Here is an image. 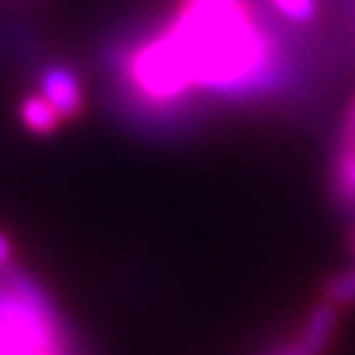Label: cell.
Listing matches in <instances>:
<instances>
[{
    "label": "cell",
    "mask_w": 355,
    "mask_h": 355,
    "mask_svg": "<svg viewBox=\"0 0 355 355\" xmlns=\"http://www.w3.org/2000/svg\"><path fill=\"white\" fill-rule=\"evenodd\" d=\"M162 31L199 93L246 98L277 76V45L252 0H182Z\"/></svg>",
    "instance_id": "1"
},
{
    "label": "cell",
    "mask_w": 355,
    "mask_h": 355,
    "mask_svg": "<svg viewBox=\"0 0 355 355\" xmlns=\"http://www.w3.org/2000/svg\"><path fill=\"white\" fill-rule=\"evenodd\" d=\"M0 355H87L48 288L12 263L0 269Z\"/></svg>",
    "instance_id": "2"
},
{
    "label": "cell",
    "mask_w": 355,
    "mask_h": 355,
    "mask_svg": "<svg viewBox=\"0 0 355 355\" xmlns=\"http://www.w3.org/2000/svg\"><path fill=\"white\" fill-rule=\"evenodd\" d=\"M338 333V308L319 300L302 319L300 330L277 344L269 355H327L333 338Z\"/></svg>",
    "instance_id": "3"
},
{
    "label": "cell",
    "mask_w": 355,
    "mask_h": 355,
    "mask_svg": "<svg viewBox=\"0 0 355 355\" xmlns=\"http://www.w3.org/2000/svg\"><path fill=\"white\" fill-rule=\"evenodd\" d=\"M40 78V93L56 107L62 121H76L84 115L87 98H84V84L78 73L62 62H45L37 70Z\"/></svg>",
    "instance_id": "4"
},
{
    "label": "cell",
    "mask_w": 355,
    "mask_h": 355,
    "mask_svg": "<svg viewBox=\"0 0 355 355\" xmlns=\"http://www.w3.org/2000/svg\"><path fill=\"white\" fill-rule=\"evenodd\" d=\"M0 53L17 67L37 64L40 70V40L31 23L15 9H0Z\"/></svg>",
    "instance_id": "5"
},
{
    "label": "cell",
    "mask_w": 355,
    "mask_h": 355,
    "mask_svg": "<svg viewBox=\"0 0 355 355\" xmlns=\"http://www.w3.org/2000/svg\"><path fill=\"white\" fill-rule=\"evenodd\" d=\"M330 191L341 210L355 213V137H336Z\"/></svg>",
    "instance_id": "6"
},
{
    "label": "cell",
    "mask_w": 355,
    "mask_h": 355,
    "mask_svg": "<svg viewBox=\"0 0 355 355\" xmlns=\"http://www.w3.org/2000/svg\"><path fill=\"white\" fill-rule=\"evenodd\" d=\"M20 121L28 132L34 135H53L59 126H62V115L56 112V107L42 96H28L23 104H20Z\"/></svg>",
    "instance_id": "7"
},
{
    "label": "cell",
    "mask_w": 355,
    "mask_h": 355,
    "mask_svg": "<svg viewBox=\"0 0 355 355\" xmlns=\"http://www.w3.org/2000/svg\"><path fill=\"white\" fill-rule=\"evenodd\" d=\"M322 300L330 302V305H336L338 311L355 308V266H349V269L333 275L322 286Z\"/></svg>",
    "instance_id": "8"
},
{
    "label": "cell",
    "mask_w": 355,
    "mask_h": 355,
    "mask_svg": "<svg viewBox=\"0 0 355 355\" xmlns=\"http://www.w3.org/2000/svg\"><path fill=\"white\" fill-rule=\"evenodd\" d=\"M269 3L291 23H308L316 15V0H269Z\"/></svg>",
    "instance_id": "9"
},
{
    "label": "cell",
    "mask_w": 355,
    "mask_h": 355,
    "mask_svg": "<svg viewBox=\"0 0 355 355\" xmlns=\"http://www.w3.org/2000/svg\"><path fill=\"white\" fill-rule=\"evenodd\" d=\"M12 263V243H9V238L0 232V269H3V266H9Z\"/></svg>",
    "instance_id": "10"
},
{
    "label": "cell",
    "mask_w": 355,
    "mask_h": 355,
    "mask_svg": "<svg viewBox=\"0 0 355 355\" xmlns=\"http://www.w3.org/2000/svg\"><path fill=\"white\" fill-rule=\"evenodd\" d=\"M352 252H355V235H352Z\"/></svg>",
    "instance_id": "11"
}]
</instances>
